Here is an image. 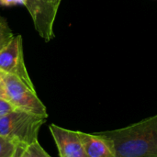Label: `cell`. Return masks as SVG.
Masks as SVG:
<instances>
[{"label": "cell", "mask_w": 157, "mask_h": 157, "mask_svg": "<svg viewBox=\"0 0 157 157\" xmlns=\"http://www.w3.org/2000/svg\"><path fill=\"white\" fill-rule=\"evenodd\" d=\"M95 133L106 141L113 157H157V115L122 129Z\"/></svg>", "instance_id": "obj_1"}, {"label": "cell", "mask_w": 157, "mask_h": 157, "mask_svg": "<svg viewBox=\"0 0 157 157\" xmlns=\"http://www.w3.org/2000/svg\"><path fill=\"white\" fill-rule=\"evenodd\" d=\"M47 118L15 109L0 118V135L13 142L20 150L38 141L40 128Z\"/></svg>", "instance_id": "obj_2"}, {"label": "cell", "mask_w": 157, "mask_h": 157, "mask_svg": "<svg viewBox=\"0 0 157 157\" xmlns=\"http://www.w3.org/2000/svg\"><path fill=\"white\" fill-rule=\"evenodd\" d=\"M0 98L8 101L13 107L44 118L48 117L46 108L36 94L17 76L1 72Z\"/></svg>", "instance_id": "obj_3"}, {"label": "cell", "mask_w": 157, "mask_h": 157, "mask_svg": "<svg viewBox=\"0 0 157 157\" xmlns=\"http://www.w3.org/2000/svg\"><path fill=\"white\" fill-rule=\"evenodd\" d=\"M24 6L39 35L45 41L52 40L54 38L53 25L60 5L53 0H24Z\"/></svg>", "instance_id": "obj_4"}, {"label": "cell", "mask_w": 157, "mask_h": 157, "mask_svg": "<svg viewBox=\"0 0 157 157\" xmlns=\"http://www.w3.org/2000/svg\"><path fill=\"white\" fill-rule=\"evenodd\" d=\"M0 72L14 75L35 89L24 63L21 35L15 36L8 45L0 51Z\"/></svg>", "instance_id": "obj_5"}, {"label": "cell", "mask_w": 157, "mask_h": 157, "mask_svg": "<svg viewBox=\"0 0 157 157\" xmlns=\"http://www.w3.org/2000/svg\"><path fill=\"white\" fill-rule=\"evenodd\" d=\"M50 131L60 157H87L77 132L63 129L55 124L50 126Z\"/></svg>", "instance_id": "obj_6"}, {"label": "cell", "mask_w": 157, "mask_h": 157, "mask_svg": "<svg viewBox=\"0 0 157 157\" xmlns=\"http://www.w3.org/2000/svg\"><path fill=\"white\" fill-rule=\"evenodd\" d=\"M87 157H113L106 141L96 133L89 134L77 132Z\"/></svg>", "instance_id": "obj_7"}, {"label": "cell", "mask_w": 157, "mask_h": 157, "mask_svg": "<svg viewBox=\"0 0 157 157\" xmlns=\"http://www.w3.org/2000/svg\"><path fill=\"white\" fill-rule=\"evenodd\" d=\"M18 157H52L40 146L38 141L19 151Z\"/></svg>", "instance_id": "obj_8"}, {"label": "cell", "mask_w": 157, "mask_h": 157, "mask_svg": "<svg viewBox=\"0 0 157 157\" xmlns=\"http://www.w3.org/2000/svg\"><path fill=\"white\" fill-rule=\"evenodd\" d=\"M19 151L13 142L0 135V157H17Z\"/></svg>", "instance_id": "obj_9"}, {"label": "cell", "mask_w": 157, "mask_h": 157, "mask_svg": "<svg viewBox=\"0 0 157 157\" xmlns=\"http://www.w3.org/2000/svg\"><path fill=\"white\" fill-rule=\"evenodd\" d=\"M14 33L8 26L5 17L0 16V51L3 50L13 40Z\"/></svg>", "instance_id": "obj_10"}, {"label": "cell", "mask_w": 157, "mask_h": 157, "mask_svg": "<svg viewBox=\"0 0 157 157\" xmlns=\"http://www.w3.org/2000/svg\"><path fill=\"white\" fill-rule=\"evenodd\" d=\"M16 108L13 107L8 101L3 99L0 98V118L4 117L5 115L8 114L12 110H14Z\"/></svg>", "instance_id": "obj_11"}, {"label": "cell", "mask_w": 157, "mask_h": 157, "mask_svg": "<svg viewBox=\"0 0 157 157\" xmlns=\"http://www.w3.org/2000/svg\"><path fill=\"white\" fill-rule=\"evenodd\" d=\"M0 5L3 6H13L17 5H24V0H0Z\"/></svg>", "instance_id": "obj_12"}, {"label": "cell", "mask_w": 157, "mask_h": 157, "mask_svg": "<svg viewBox=\"0 0 157 157\" xmlns=\"http://www.w3.org/2000/svg\"><path fill=\"white\" fill-rule=\"evenodd\" d=\"M53 1H54V2H55L56 4L60 5V4H61V1H62V0H53Z\"/></svg>", "instance_id": "obj_13"}, {"label": "cell", "mask_w": 157, "mask_h": 157, "mask_svg": "<svg viewBox=\"0 0 157 157\" xmlns=\"http://www.w3.org/2000/svg\"><path fill=\"white\" fill-rule=\"evenodd\" d=\"M0 81H1V72H0Z\"/></svg>", "instance_id": "obj_14"}, {"label": "cell", "mask_w": 157, "mask_h": 157, "mask_svg": "<svg viewBox=\"0 0 157 157\" xmlns=\"http://www.w3.org/2000/svg\"><path fill=\"white\" fill-rule=\"evenodd\" d=\"M18 154H19V153H18ZM17 157H18V155H17Z\"/></svg>", "instance_id": "obj_15"}]
</instances>
